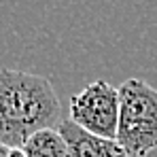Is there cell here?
I'll return each instance as SVG.
<instances>
[{
    "label": "cell",
    "mask_w": 157,
    "mask_h": 157,
    "mask_svg": "<svg viewBox=\"0 0 157 157\" xmlns=\"http://www.w3.org/2000/svg\"><path fill=\"white\" fill-rule=\"evenodd\" d=\"M9 157H28L26 153H24V151H21V149H13V151H11V155Z\"/></svg>",
    "instance_id": "cell-7"
},
{
    "label": "cell",
    "mask_w": 157,
    "mask_h": 157,
    "mask_svg": "<svg viewBox=\"0 0 157 157\" xmlns=\"http://www.w3.org/2000/svg\"><path fill=\"white\" fill-rule=\"evenodd\" d=\"M70 121L89 134L115 140L119 125V87H113L104 78L89 83L70 98Z\"/></svg>",
    "instance_id": "cell-3"
},
{
    "label": "cell",
    "mask_w": 157,
    "mask_h": 157,
    "mask_svg": "<svg viewBox=\"0 0 157 157\" xmlns=\"http://www.w3.org/2000/svg\"><path fill=\"white\" fill-rule=\"evenodd\" d=\"M115 140L128 157H147L157 149V89L142 78H125L119 85Z\"/></svg>",
    "instance_id": "cell-2"
},
{
    "label": "cell",
    "mask_w": 157,
    "mask_h": 157,
    "mask_svg": "<svg viewBox=\"0 0 157 157\" xmlns=\"http://www.w3.org/2000/svg\"><path fill=\"white\" fill-rule=\"evenodd\" d=\"M59 134L68 144L70 157H128L117 140L89 134L70 119L59 123Z\"/></svg>",
    "instance_id": "cell-4"
},
{
    "label": "cell",
    "mask_w": 157,
    "mask_h": 157,
    "mask_svg": "<svg viewBox=\"0 0 157 157\" xmlns=\"http://www.w3.org/2000/svg\"><path fill=\"white\" fill-rule=\"evenodd\" d=\"M11 151H13L11 147H6V144L0 142V157H9V155H11Z\"/></svg>",
    "instance_id": "cell-6"
},
{
    "label": "cell",
    "mask_w": 157,
    "mask_h": 157,
    "mask_svg": "<svg viewBox=\"0 0 157 157\" xmlns=\"http://www.w3.org/2000/svg\"><path fill=\"white\" fill-rule=\"evenodd\" d=\"M62 104L47 77L0 70V142L21 149L36 132L59 123Z\"/></svg>",
    "instance_id": "cell-1"
},
{
    "label": "cell",
    "mask_w": 157,
    "mask_h": 157,
    "mask_svg": "<svg viewBox=\"0 0 157 157\" xmlns=\"http://www.w3.org/2000/svg\"><path fill=\"white\" fill-rule=\"evenodd\" d=\"M21 151L28 157H70L64 136L55 128L36 132L32 138H28V142L21 147Z\"/></svg>",
    "instance_id": "cell-5"
}]
</instances>
